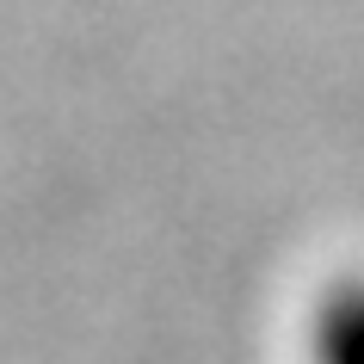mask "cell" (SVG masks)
I'll use <instances>...</instances> for the list:
<instances>
[{
	"label": "cell",
	"instance_id": "obj_1",
	"mask_svg": "<svg viewBox=\"0 0 364 364\" xmlns=\"http://www.w3.org/2000/svg\"><path fill=\"white\" fill-rule=\"evenodd\" d=\"M327 364H364V296L346 303L333 321H327V340H321Z\"/></svg>",
	"mask_w": 364,
	"mask_h": 364
}]
</instances>
